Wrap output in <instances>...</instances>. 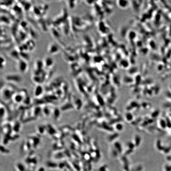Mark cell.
Listing matches in <instances>:
<instances>
[{"instance_id": "3957f363", "label": "cell", "mask_w": 171, "mask_h": 171, "mask_svg": "<svg viewBox=\"0 0 171 171\" xmlns=\"http://www.w3.org/2000/svg\"><path fill=\"white\" fill-rule=\"evenodd\" d=\"M44 60L45 61L43 62L44 67L48 68L52 67L54 63V61L52 60V58L48 57L47 58H46Z\"/></svg>"}, {"instance_id": "5b68a950", "label": "cell", "mask_w": 171, "mask_h": 171, "mask_svg": "<svg viewBox=\"0 0 171 171\" xmlns=\"http://www.w3.org/2000/svg\"><path fill=\"white\" fill-rule=\"evenodd\" d=\"M1 69H2L3 68H4L5 65H6V61L4 57H3L2 55H1Z\"/></svg>"}, {"instance_id": "277c9868", "label": "cell", "mask_w": 171, "mask_h": 171, "mask_svg": "<svg viewBox=\"0 0 171 171\" xmlns=\"http://www.w3.org/2000/svg\"><path fill=\"white\" fill-rule=\"evenodd\" d=\"M6 79L9 81H19L21 80V77L19 75L16 74H11V75H9L6 76Z\"/></svg>"}, {"instance_id": "6da1fadb", "label": "cell", "mask_w": 171, "mask_h": 171, "mask_svg": "<svg viewBox=\"0 0 171 171\" xmlns=\"http://www.w3.org/2000/svg\"><path fill=\"white\" fill-rule=\"evenodd\" d=\"M28 66L26 60H19L18 63V68L20 72L24 73L27 69Z\"/></svg>"}, {"instance_id": "7a4b0ae2", "label": "cell", "mask_w": 171, "mask_h": 171, "mask_svg": "<svg viewBox=\"0 0 171 171\" xmlns=\"http://www.w3.org/2000/svg\"><path fill=\"white\" fill-rule=\"evenodd\" d=\"M48 52L51 54H54L59 51V48L54 43H52L49 46L48 48Z\"/></svg>"}]
</instances>
